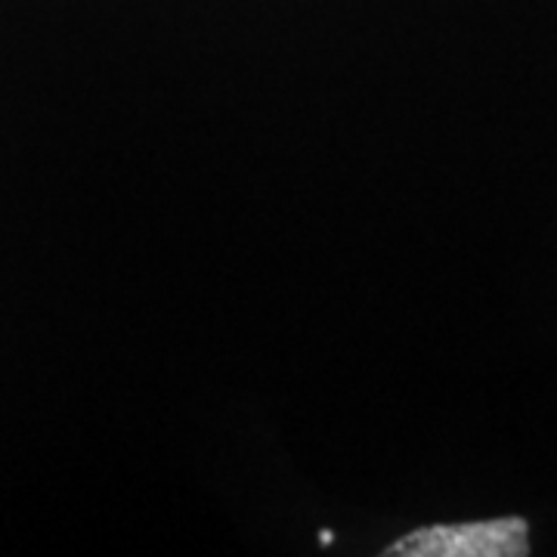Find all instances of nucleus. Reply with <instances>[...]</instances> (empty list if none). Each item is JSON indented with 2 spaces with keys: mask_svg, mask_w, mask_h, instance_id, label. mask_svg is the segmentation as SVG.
Returning <instances> with one entry per match:
<instances>
[{
  "mask_svg": "<svg viewBox=\"0 0 557 557\" xmlns=\"http://www.w3.org/2000/svg\"><path fill=\"white\" fill-rule=\"evenodd\" d=\"M387 557H523L530 555V527L523 518L474 520L421 527L394 542Z\"/></svg>",
  "mask_w": 557,
  "mask_h": 557,
  "instance_id": "f257e3e1",
  "label": "nucleus"
},
{
  "mask_svg": "<svg viewBox=\"0 0 557 557\" xmlns=\"http://www.w3.org/2000/svg\"><path fill=\"white\" fill-rule=\"evenodd\" d=\"M319 542H322V548H329V545L335 542V533H332V530H322V533H319Z\"/></svg>",
  "mask_w": 557,
  "mask_h": 557,
  "instance_id": "f03ea898",
  "label": "nucleus"
}]
</instances>
